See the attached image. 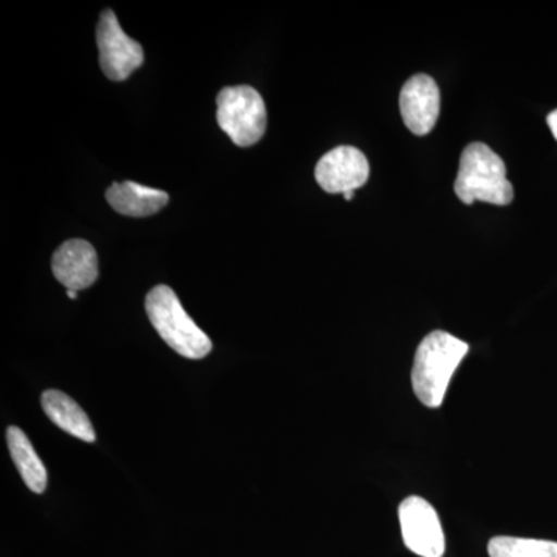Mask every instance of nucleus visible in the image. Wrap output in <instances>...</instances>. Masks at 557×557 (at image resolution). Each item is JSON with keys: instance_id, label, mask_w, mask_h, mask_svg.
Returning <instances> with one entry per match:
<instances>
[{"instance_id": "f257e3e1", "label": "nucleus", "mask_w": 557, "mask_h": 557, "mask_svg": "<svg viewBox=\"0 0 557 557\" xmlns=\"http://www.w3.org/2000/svg\"><path fill=\"white\" fill-rule=\"evenodd\" d=\"M469 346L448 332L435 330L421 341L412 369V387L417 398L428 408L443 405L446 391Z\"/></svg>"}, {"instance_id": "f03ea898", "label": "nucleus", "mask_w": 557, "mask_h": 557, "mask_svg": "<svg viewBox=\"0 0 557 557\" xmlns=\"http://www.w3.org/2000/svg\"><path fill=\"white\" fill-rule=\"evenodd\" d=\"M454 189L458 199L467 205L479 200L507 207L515 199L504 160L483 143H471L461 153Z\"/></svg>"}, {"instance_id": "7ed1b4c3", "label": "nucleus", "mask_w": 557, "mask_h": 557, "mask_svg": "<svg viewBox=\"0 0 557 557\" xmlns=\"http://www.w3.org/2000/svg\"><path fill=\"white\" fill-rule=\"evenodd\" d=\"M146 313L161 339L182 357L201 359L212 350L207 333L186 313L174 289L168 285L150 289Z\"/></svg>"}, {"instance_id": "20e7f679", "label": "nucleus", "mask_w": 557, "mask_h": 557, "mask_svg": "<svg viewBox=\"0 0 557 557\" xmlns=\"http://www.w3.org/2000/svg\"><path fill=\"white\" fill-rule=\"evenodd\" d=\"M218 123L234 145L249 148L265 134V102L252 87H226L218 95Z\"/></svg>"}, {"instance_id": "39448f33", "label": "nucleus", "mask_w": 557, "mask_h": 557, "mask_svg": "<svg viewBox=\"0 0 557 557\" xmlns=\"http://www.w3.org/2000/svg\"><path fill=\"white\" fill-rule=\"evenodd\" d=\"M102 73L112 81H126L145 62V51L137 40L121 28L112 10H104L97 27Z\"/></svg>"}, {"instance_id": "423d86ee", "label": "nucleus", "mask_w": 557, "mask_h": 557, "mask_svg": "<svg viewBox=\"0 0 557 557\" xmlns=\"http://www.w3.org/2000/svg\"><path fill=\"white\" fill-rule=\"evenodd\" d=\"M403 541L410 552L420 557H443L445 533L435 508L423 497L405 498L398 508Z\"/></svg>"}, {"instance_id": "0eeeda50", "label": "nucleus", "mask_w": 557, "mask_h": 557, "mask_svg": "<svg viewBox=\"0 0 557 557\" xmlns=\"http://www.w3.org/2000/svg\"><path fill=\"white\" fill-rule=\"evenodd\" d=\"M369 161L354 146H339L318 161L314 177L325 193L346 194L368 183Z\"/></svg>"}, {"instance_id": "6e6552de", "label": "nucleus", "mask_w": 557, "mask_h": 557, "mask_svg": "<svg viewBox=\"0 0 557 557\" xmlns=\"http://www.w3.org/2000/svg\"><path fill=\"white\" fill-rule=\"evenodd\" d=\"M440 90L437 83L428 75L412 76L399 95V110L408 129L418 137L434 129L440 115Z\"/></svg>"}, {"instance_id": "1a4fd4ad", "label": "nucleus", "mask_w": 557, "mask_h": 557, "mask_svg": "<svg viewBox=\"0 0 557 557\" xmlns=\"http://www.w3.org/2000/svg\"><path fill=\"white\" fill-rule=\"evenodd\" d=\"M54 277L67 289L89 288L98 278V256L89 242H64L51 260Z\"/></svg>"}, {"instance_id": "9d476101", "label": "nucleus", "mask_w": 557, "mask_h": 557, "mask_svg": "<svg viewBox=\"0 0 557 557\" xmlns=\"http://www.w3.org/2000/svg\"><path fill=\"white\" fill-rule=\"evenodd\" d=\"M110 207L127 218H149L166 207L170 201L168 193L148 188L135 182L113 183L106 190Z\"/></svg>"}, {"instance_id": "9b49d317", "label": "nucleus", "mask_w": 557, "mask_h": 557, "mask_svg": "<svg viewBox=\"0 0 557 557\" xmlns=\"http://www.w3.org/2000/svg\"><path fill=\"white\" fill-rule=\"evenodd\" d=\"M40 403L47 417L62 431L86 443H94L97 440L87 413L64 392L53 391V388L44 392Z\"/></svg>"}, {"instance_id": "f8f14e48", "label": "nucleus", "mask_w": 557, "mask_h": 557, "mask_svg": "<svg viewBox=\"0 0 557 557\" xmlns=\"http://www.w3.org/2000/svg\"><path fill=\"white\" fill-rule=\"evenodd\" d=\"M7 442H9L11 458L24 479L25 485L33 493L42 494L47 487V469L33 448L30 440L22 429L11 426L7 431Z\"/></svg>"}, {"instance_id": "ddd939ff", "label": "nucleus", "mask_w": 557, "mask_h": 557, "mask_svg": "<svg viewBox=\"0 0 557 557\" xmlns=\"http://www.w3.org/2000/svg\"><path fill=\"white\" fill-rule=\"evenodd\" d=\"M490 557H557V542L498 536L487 544Z\"/></svg>"}, {"instance_id": "4468645a", "label": "nucleus", "mask_w": 557, "mask_h": 557, "mask_svg": "<svg viewBox=\"0 0 557 557\" xmlns=\"http://www.w3.org/2000/svg\"><path fill=\"white\" fill-rule=\"evenodd\" d=\"M547 121L549 129H552L553 137L557 139V110L549 113Z\"/></svg>"}, {"instance_id": "2eb2a0df", "label": "nucleus", "mask_w": 557, "mask_h": 557, "mask_svg": "<svg viewBox=\"0 0 557 557\" xmlns=\"http://www.w3.org/2000/svg\"><path fill=\"white\" fill-rule=\"evenodd\" d=\"M67 296L70 299H76L78 298V292H75V289H67Z\"/></svg>"}, {"instance_id": "dca6fc26", "label": "nucleus", "mask_w": 557, "mask_h": 557, "mask_svg": "<svg viewBox=\"0 0 557 557\" xmlns=\"http://www.w3.org/2000/svg\"><path fill=\"white\" fill-rule=\"evenodd\" d=\"M344 199L351 200L355 197V190H350V193L343 194Z\"/></svg>"}]
</instances>
